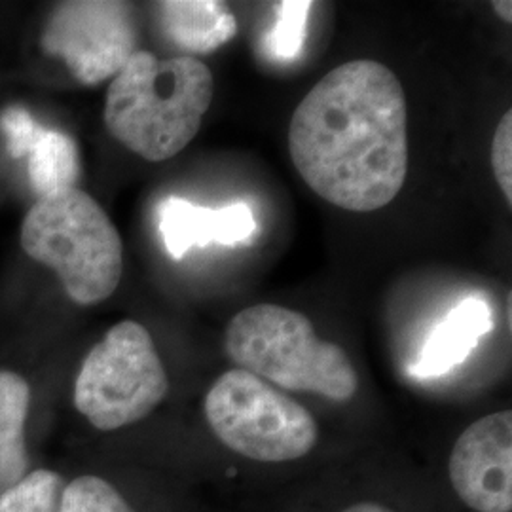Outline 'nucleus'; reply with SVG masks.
I'll list each match as a JSON object with an SVG mask.
<instances>
[{
    "label": "nucleus",
    "mask_w": 512,
    "mask_h": 512,
    "mask_svg": "<svg viewBox=\"0 0 512 512\" xmlns=\"http://www.w3.org/2000/svg\"><path fill=\"white\" fill-rule=\"evenodd\" d=\"M289 152L304 183L330 205L353 213L389 205L410 162L399 78L372 59L332 69L294 110Z\"/></svg>",
    "instance_id": "f257e3e1"
},
{
    "label": "nucleus",
    "mask_w": 512,
    "mask_h": 512,
    "mask_svg": "<svg viewBox=\"0 0 512 512\" xmlns=\"http://www.w3.org/2000/svg\"><path fill=\"white\" fill-rule=\"evenodd\" d=\"M213 95V74L200 59H158L137 50L110 80L103 118L110 135L133 154L164 162L198 135Z\"/></svg>",
    "instance_id": "f03ea898"
},
{
    "label": "nucleus",
    "mask_w": 512,
    "mask_h": 512,
    "mask_svg": "<svg viewBox=\"0 0 512 512\" xmlns=\"http://www.w3.org/2000/svg\"><path fill=\"white\" fill-rule=\"evenodd\" d=\"M21 247L54 270L80 306L105 302L122 281V238L105 209L80 188L38 200L21 224Z\"/></svg>",
    "instance_id": "7ed1b4c3"
},
{
    "label": "nucleus",
    "mask_w": 512,
    "mask_h": 512,
    "mask_svg": "<svg viewBox=\"0 0 512 512\" xmlns=\"http://www.w3.org/2000/svg\"><path fill=\"white\" fill-rule=\"evenodd\" d=\"M226 353L238 368L289 391L349 401L357 372L340 346L317 338L300 311L258 304L239 311L226 329Z\"/></svg>",
    "instance_id": "20e7f679"
},
{
    "label": "nucleus",
    "mask_w": 512,
    "mask_h": 512,
    "mask_svg": "<svg viewBox=\"0 0 512 512\" xmlns=\"http://www.w3.org/2000/svg\"><path fill=\"white\" fill-rule=\"evenodd\" d=\"M169 393L154 340L141 323L122 321L93 346L74 380V408L99 431L150 416Z\"/></svg>",
    "instance_id": "39448f33"
},
{
    "label": "nucleus",
    "mask_w": 512,
    "mask_h": 512,
    "mask_svg": "<svg viewBox=\"0 0 512 512\" xmlns=\"http://www.w3.org/2000/svg\"><path fill=\"white\" fill-rule=\"evenodd\" d=\"M203 410L226 448L262 463L304 458L319 439V427L302 404L241 368L217 378Z\"/></svg>",
    "instance_id": "423d86ee"
},
{
    "label": "nucleus",
    "mask_w": 512,
    "mask_h": 512,
    "mask_svg": "<svg viewBox=\"0 0 512 512\" xmlns=\"http://www.w3.org/2000/svg\"><path fill=\"white\" fill-rule=\"evenodd\" d=\"M40 44L80 84L97 86L112 80L137 52V23L126 2H61L48 16Z\"/></svg>",
    "instance_id": "0eeeda50"
},
{
    "label": "nucleus",
    "mask_w": 512,
    "mask_h": 512,
    "mask_svg": "<svg viewBox=\"0 0 512 512\" xmlns=\"http://www.w3.org/2000/svg\"><path fill=\"white\" fill-rule=\"evenodd\" d=\"M459 499L475 512L512 511V412H495L471 423L448 461Z\"/></svg>",
    "instance_id": "6e6552de"
},
{
    "label": "nucleus",
    "mask_w": 512,
    "mask_h": 512,
    "mask_svg": "<svg viewBox=\"0 0 512 512\" xmlns=\"http://www.w3.org/2000/svg\"><path fill=\"white\" fill-rule=\"evenodd\" d=\"M158 228L169 256L181 260L194 247L249 241L256 234V220L247 203L211 209L183 198H167L158 209Z\"/></svg>",
    "instance_id": "1a4fd4ad"
},
{
    "label": "nucleus",
    "mask_w": 512,
    "mask_h": 512,
    "mask_svg": "<svg viewBox=\"0 0 512 512\" xmlns=\"http://www.w3.org/2000/svg\"><path fill=\"white\" fill-rule=\"evenodd\" d=\"M494 329L492 308L484 298L467 296L448 311L427 336L416 361L410 366L416 378H439L463 365L478 342Z\"/></svg>",
    "instance_id": "9d476101"
},
{
    "label": "nucleus",
    "mask_w": 512,
    "mask_h": 512,
    "mask_svg": "<svg viewBox=\"0 0 512 512\" xmlns=\"http://www.w3.org/2000/svg\"><path fill=\"white\" fill-rule=\"evenodd\" d=\"M156 12L165 37L188 57L207 55L236 37L238 21L224 2L167 0Z\"/></svg>",
    "instance_id": "9b49d317"
},
{
    "label": "nucleus",
    "mask_w": 512,
    "mask_h": 512,
    "mask_svg": "<svg viewBox=\"0 0 512 512\" xmlns=\"http://www.w3.org/2000/svg\"><path fill=\"white\" fill-rule=\"evenodd\" d=\"M31 387L23 376L0 370V495L29 473L25 425Z\"/></svg>",
    "instance_id": "f8f14e48"
},
{
    "label": "nucleus",
    "mask_w": 512,
    "mask_h": 512,
    "mask_svg": "<svg viewBox=\"0 0 512 512\" xmlns=\"http://www.w3.org/2000/svg\"><path fill=\"white\" fill-rule=\"evenodd\" d=\"M27 167L38 200L69 192L80 177L76 143L63 131L40 128L27 154Z\"/></svg>",
    "instance_id": "ddd939ff"
},
{
    "label": "nucleus",
    "mask_w": 512,
    "mask_h": 512,
    "mask_svg": "<svg viewBox=\"0 0 512 512\" xmlns=\"http://www.w3.org/2000/svg\"><path fill=\"white\" fill-rule=\"evenodd\" d=\"M311 8L313 4L306 0H289L275 6L274 27L264 38L266 55H270L275 61L289 63L302 54L308 35Z\"/></svg>",
    "instance_id": "4468645a"
},
{
    "label": "nucleus",
    "mask_w": 512,
    "mask_h": 512,
    "mask_svg": "<svg viewBox=\"0 0 512 512\" xmlns=\"http://www.w3.org/2000/svg\"><path fill=\"white\" fill-rule=\"evenodd\" d=\"M63 478L50 469H35L0 495V512H59Z\"/></svg>",
    "instance_id": "2eb2a0df"
},
{
    "label": "nucleus",
    "mask_w": 512,
    "mask_h": 512,
    "mask_svg": "<svg viewBox=\"0 0 512 512\" xmlns=\"http://www.w3.org/2000/svg\"><path fill=\"white\" fill-rule=\"evenodd\" d=\"M59 512H137L109 480L84 475L71 480L61 494Z\"/></svg>",
    "instance_id": "dca6fc26"
},
{
    "label": "nucleus",
    "mask_w": 512,
    "mask_h": 512,
    "mask_svg": "<svg viewBox=\"0 0 512 512\" xmlns=\"http://www.w3.org/2000/svg\"><path fill=\"white\" fill-rule=\"evenodd\" d=\"M492 169L507 202L512 203V112L507 110L492 139Z\"/></svg>",
    "instance_id": "f3484780"
},
{
    "label": "nucleus",
    "mask_w": 512,
    "mask_h": 512,
    "mask_svg": "<svg viewBox=\"0 0 512 512\" xmlns=\"http://www.w3.org/2000/svg\"><path fill=\"white\" fill-rule=\"evenodd\" d=\"M0 128L6 135L8 150L14 158H27L29 150L37 139L40 126L35 118L21 109H8L0 116Z\"/></svg>",
    "instance_id": "a211bd4d"
},
{
    "label": "nucleus",
    "mask_w": 512,
    "mask_h": 512,
    "mask_svg": "<svg viewBox=\"0 0 512 512\" xmlns=\"http://www.w3.org/2000/svg\"><path fill=\"white\" fill-rule=\"evenodd\" d=\"M492 8H494L495 14L503 19L505 23H511L512 4L509 0H495V2H492Z\"/></svg>",
    "instance_id": "6ab92c4d"
},
{
    "label": "nucleus",
    "mask_w": 512,
    "mask_h": 512,
    "mask_svg": "<svg viewBox=\"0 0 512 512\" xmlns=\"http://www.w3.org/2000/svg\"><path fill=\"white\" fill-rule=\"evenodd\" d=\"M344 512H393L391 509H387L384 505H378V503H357L353 507H349Z\"/></svg>",
    "instance_id": "aec40b11"
}]
</instances>
